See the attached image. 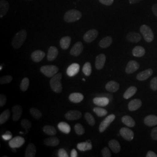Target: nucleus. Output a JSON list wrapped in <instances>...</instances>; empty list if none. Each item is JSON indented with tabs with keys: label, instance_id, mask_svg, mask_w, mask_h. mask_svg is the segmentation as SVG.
<instances>
[{
	"label": "nucleus",
	"instance_id": "1",
	"mask_svg": "<svg viewBox=\"0 0 157 157\" xmlns=\"http://www.w3.org/2000/svg\"><path fill=\"white\" fill-rule=\"evenodd\" d=\"M27 37V32L26 30H21L17 32L13 37L12 41V45L14 48H19L23 45Z\"/></svg>",
	"mask_w": 157,
	"mask_h": 157
},
{
	"label": "nucleus",
	"instance_id": "2",
	"mask_svg": "<svg viewBox=\"0 0 157 157\" xmlns=\"http://www.w3.org/2000/svg\"><path fill=\"white\" fill-rule=\"evenodd\" d=\"M61 78L62 74L61 73H56L51 78L50 82L51 88L56 93H60L62 91V86L61 82Z\"/></svg>",
	"mask_w": 157,
	"mask_h": 157
},
{
	"label": "nucleus",
	"instance_id": "3",
	"mask_svg": "<svg viewBox=\"0 0 157 157\" xmlns=\"http://www.w3.org/2000/svg\"><path fill=\"white\" fill-rule=\"evenodd\" d=\"M82 13L76 10H70L64 15V20L67 23H72L78 21L82 17Z\"/></svg>",
	"mask_w": 157,
	"mask_h": 157
},
{
	"label": "nucleus",
	"instance_id": "4",
	"mask_svg": "<svg viewBox=\"0 0 157 157\" xmlns=\"http://www.w3.org/2000/svg\"><path fill=\"white\" fill-rule=\"evenodd\" d=\"M140 32L146 42L151 43L154 40V34L151 29L148 26L143 25L140 27Z\"/></svg>",
	"mask_w": 157,
	"mask_h": 157
},
{
	"label": "nucleus",
	"instance_id": "5",
	"mask_svg": "<svg viewBox=\"0 0 157 157\" xmlns=\"http://www.w3.org/2000/svg\"><path fill=\"white\" fill-rule=\"evenodd\" d=\"M58 70V67L56 65H44L40 68V72L48 78L53 77L56 75Z\"/></svg>",
	"mask_w": 157,
	"mask_h": 157
},
{
	"label": "nucleus",
	"instance_id": "6",
	"mask_svg": "<svg viewBox=\"0 0 157 157\" xmlns=\"http://www.w3.org/2000/svg\"><path fill=\"white\" fill-rule=\"evenodd\" d=\"M115 119V115L114 114H111L109 116H108L107 118H105L102 122H101L100 126H99V131L100 133L104 132L108 127L111 124L112 122Z\"/></svg>",
	"mask_w": 157,
	"mask_h": 157
},
{
	"label": "nucleus",
	"instance_id": "7",
	"mask_svg": "<svg viewBox=\"0 0 157 157\" xmlns=\"http://www.w3.org/2000/svg\"><path fill=\"white\" fill-rule=\"evenodd\" d=\"M120 135L124 140L128 141H131L134 138L133 132L128 128H122L119 131Z\"/></svg>",
	"mask_w": 157,
	"mask_h": 157
},
{
	"label": "nucleus",
	"instance_id": "8",
	"mask_svg": "<svg viewBox=\"0 0 157 157\" xmlns=\"http://www.w3.org/2000/svg\"><path fill=\"white\" fill-rule=\"evenodd\" d=\"M25 142V139L21 136H16L9 141V145L12 148H19L22 146Z\"/></svg>",
	"mask_w": 157,
	"mask_h": 157
},
{
	"label": "nucleus",
	"instance_id": "9",
	"mask_svg": "<svg viewBox=\"0 0 157 157\" xmlns=\"http://www.w3.org/2000/svg\"><path fill=\"white\" fill-rule=\"evenodd\" d=\"M98 32L95 29H91L84 34L83 39L86 43H91L97 37Z\"/></svg>",
	"mask_w": 157,
	"mask_h": 157
},
{
	"label": "nucleus",
	"instance_id": "10",
	"mask_svg": "<svg viewBox=\"0 0 157 157\" xmlns=\"http://www.w3.org/2000/svg\"><path fill=\"white\" fill-rule=\"evenodd\" d=\"M139 67L140 65L138 62L133 60L130 61L126 67L125 72L128 74H131L137 71L139 69Z\"/></svg>",
	"mask_w": 157,
	"mask_h": 157
},
{
	"label": "nucleus",
	"instance_id": "11",
	"mask_svg": "<svg viewBox=\"0 0 157 157\" xmlns=\"http://www.w3.org/2000/svg\"><path fill=\"white\" fill-rule=\"evenodd\" d=\"M82 113L77 110H70L65 115V118L69 121H75L81 118Z\"/></svg>",
	"mask_w": 157,
	"mask_h": 157
},
{
	"label": "nucleus",
	"instance_id": "12",
	"mask_svg": "<svg viewBox=\"0 0 157 157\" xmlns=\"http://www.w3.org/2000/svg\"><path fill=\"white\" fill-rule=\"evenodd\" d=\"M106 61V56L104 54L97 56L95 59V66L97 69L101 70L104 67Z\"/></svg>",
	"mask_w": 157,
	"mask_h": 157
},
{
	"label": "nucleus",
	"instance_id": "13",
	"mask_svg": "<svg viewBox=\"0 0 157 157\" xmlns=\"http://www.w3.org/2000/svg\"><path fill=\"white\" fill-rule=\"evenodd\" d=\"M83 50V45L82 42H77L71 50L70 54L75 56H78L82 52Z\"/></svg>",
	"mask_w": 157,
	"mask_h": 157
},
{
	"label": "nucleus",
	"instance_id": "14",
	"mask_svg": "<svg viewBox=\"0 0 157 157\" xmlns=\"http://www.w3.org/2000/svg\"><path fill=\"white\" fill-rule=\"evenodd\" d=\"M93 102L97 106L105 107L110 102L109 99L105 97H97L93 99Z\"/></svg>",
	"mask_w": 157,
	"mask_h": 157
},
{
	"label": "nucleus",
	"instance_id": "15",
	"mask_svg": "<svg viewBox=\"0 0 157 157\" xmlns=\"http://www.w3.org/2000/svg\"><path fill=\"white\" fill-rule=\"evenodd\" d=\"M80 70V65L77 63H73L71 64L67 70V73L70 77H73L78 73Z\"/></svg>",
	"mask_w": 157,
	"mask_h": 157
},
{
	"label": "nucleus",
	"instance_id": "16",
	"mask_svg": "<svg viewBox=\"0 0 157 157\" xmlns=\"http://www.w3.org/2000/svg\"><path fill=\"white\" fill-rule=\"evenodd\" d=\"M152 73L153 71L152 69H147L145 71L138 73V75L136 76V78L140 81H144L152 76Z\"/></svg>",
	"mask_w": 157,
	"mask_h": 157
},
{
	"label": "nucleus",
	"instance_id": "17",
	"mask_svg": "<svg viewBox=\"0 0 157 157\" xmlns=\"http://www.w3.org/2000/svg\"><path fill=\"white\" fill-rule=\"evenodd\" d=\"M142 105V101L140 99H134L129 102L128 109L130 111H135L139 109Z\"/></svg>",
	"mask_w": 157,
	"mask_h": 157
},
{
	"label": "nucleus",
	"instance_id": "18",
	"mask_svg": "<svg viewBox=\"0 0 157 157\" xmlns=\"http://www.w3.org/2000/svg\"><path fill=\"white\" fill-rule=\"evenodd\" d=\"M45 56V52L41 50L34 51L32 55L31 58L34 62H39L41 61Z\"/></svg>",
	"mask_w": 157,
	"mask_h": 157
},
{
	"label": "nucleus",
	"instance_id": "19",
	"mask_svg": "<svg viewBox=\"0 0 157 157\" xmlns=\"http://www.w3.org/2000/svg\"><path fill=\"white\" fill-rule=\"evenodd\" d=\"M12 111L13 112V116H12L13 120L14 121H18L21 117V115L22 114V108L21 105H17L13 107Z\"/></svg>",
	"mask_w": 157,
	"mask_h": 157
},
{
	"label": "nucleus",
	"instance_id": "20",
	"mask_svg": "<svg viewBox=\"0 0 157 157\" xmlns=\"http://www.w3.org/2000/svg\"><path fill=\"white\" fill-rule=\"evenodd\" d=\"M144 122L146 125L149 127L157 126V117L154 115H148L144 118Z\"/></svg>",
	"mask_w": 157,
	"mask_h": 157
},
{
	"label": "nucleus",
	"instance_id": "21",
	"mask_svg": "<svg viewBox=\"0 0 157 157\" xmlns=\"http://www.w3.org/2000/svg\"><path fill=\"white\" fill-rule=\"evenodd\" d=\"M58 55V50L57 48L54 46H51L48 49V54H47V59L49 61H52L56 59Z\"/></svg>",
	"mask_w": 157,
	"mask_h": 157
},
{
	"label": "nucleus",
	"instance_id": "22",
	"mask_svg": "<svg viewBox=\"0 0 157 157\" xmlns=\"http://www.w3.org/2000/svg\"><path fill=\"white\" fill-rule=\"evenodd\" d=\"M120 85L117 83V82L115 81H109V82L107 83V84L105 85V89L107 91L111 92V93H115L117 92L119 89Z\"/></svg>",
	"mask_w": 157,
	"mask_h": 157
},
{
	"label": "nucleus",
	"instance_id": "23",
	"mask_svg": "<svg viewBox=\"0 0 157 157\" xmlns=\"http://www.w3.org/2000/svg\"><path fill=\"white\" fill-rule=\"evenodd\" d=\"M83 98H84L83 95L79 93H73L71 94L69 96V100L72 102L75 103V104L82 102L83 101Z\"/></svg>",
	"mask_w": 157,
	"mask_h": 157
},
{
	"label": "nucleus",
	"instance_id": "24",
	"mask_svg": "<svg viewBox=\"0 0 157 157\" xmlns=\"http://www.w3.org/2000/svg\"><path fill=\"white\" fill-rule=\"evenodd\" d=\"M127 40L132 43H138L141 40L140 34L136 32H130L127 35Z\"/></svg>",
	"mask_w": 157,
	"mask_h": 157
},
{
	"label": "nucleus",
	"instance_id": "25",
	"mask_svg": "<svg viewBox=\"0 0 157 157\" xmlns=\"http://www.w3.org/2000/svg\"><path fill=\"white\" fill-rule=\"evenodd\" d=\"M9 9V3L6 0H1L0 1V17L5 16Z\"/></svg>",
	"mask_w": 157,
	"mask_h": 157
},
{
	"label": "nucleus",
	"instance_id": "26",
	"mask_svg": "<svg viewBox=\"0 0 157 157\" xmlns=\"http://www.w3.org/2000/svg\"><path fill=\"white\" fill-rule=\"evenodd\" d=\"M108 145L110 149L112 150L114 153L117 154L121 151V146L119 143L118 141L114 139H112L109 141Z\"/></svg>",
	"mask_w": 157,
	"mask_h": 157
},
{
	"label": "nucleus",
	"instance_id": "27",
	"mask_svg": "<svg viewBox=\"0 0 157 157\" xmlns=\"http://www.w3.org/2000/svg\"><path fill=\"white\" fill-rule=\"evenodd\" d=\"M36 154V146L33 144H29L25 152V157H34Z\"/></svg>",
	"mask_w": 157,
	"mask_h": 157
},
{
	"label": "nucleus",
	"instance_id": "28",
	"mask_svg": "<svg viewBox=\"0 0 157 157\" xmlns=\"http://www.w3.org/2000/svg\"><path fill=\"white\" fill-rule=\"evenodd\" d=\"M77 148L81 151H86L92 149V144L90 140L86 142L80 143L77 144Z\"/></svg>",
	"mask_w": 157,
	"mask_h": 157
},
{
	"label": "nucleus",
	"instance_id": "29",
	"mask_svg": "<svg viewBox=\"0 0 157 157\" xmlns=\"http://www.w3.org/2000/svg\"><path fill=\"white\" fill-rule=\"evenodd\" d=\"M44 143L45 146L56 147L59 144V140L56 137H51L45 139Z\"/></svg>",
	"mask_w": 157,
	"mask_h": 157
},
{
	"label": "nucleus",
	"instance_id": "30",
	"mask_svg": "<svg viewBox=\"0 0 157 157\" xmlns=\"http://www.w3.org/2000/svg\"><path fill=\"white\" fill-rule=\"evenodd\" d=\"M146 54L145 49L141 46H136L132 50V54L135 57H142Z\"/></svg>",
	"mask_w": 157,
	"mask_h": 157
},
{
	"label": "nucleus",
	"instance_id": "31",
	"mask_svg": "<svg viewBox=\"0 0 157 157\" xmlns=\"http://www.w3.org/2000/svg\"><path fill=\"white\" fill-rule=\"evenodd\" d=\"M58 128L61 132L65 134H69L71 130L69 124L65 122H61L59 123L58 124Z\"/></svg>",
	"mask_w": 157,
	"mask_h": 157
},
{
	"label": "nucleus",
	"instance_id": "32",
	"mask_svg": "<svg viewBox=\"0 0 157 157\" xmlns=\"http://www.w3.org/2000/svg\"><path fill=\"white\" fill-rule=\"evenodd\" d=\"M71 38L69 36H65L62 37L59 41L60 46L63 50L67 49L71 44Z\"/></svg>",
	"mask_w": 157,
	"mask_h": 157
},
{
	"label": "nucleus",
	"instance_id": "33",
	"mask_svg": "<svg viewBox=\"0 0 157 157\" xmlns=\"http://www.w3.org/2000/svg\"><path fill=\"white\" fill-rule=\"evenodd\" d=\"M112 39L110 36H107L101 40L99 42V46L102 48H106L111 45Z\"/></svg>",
	"mask_w": 157,
	"mask_h": 157
},
{
	"label": "nucleus",
	"instance_id": "34",
	"mask_svg": "<svg viewBox=\"0 0 157 157\" xmlns=\"http://www.w3.org/2000/svg\"><path fill=\"white\" fill-rule=\"evenodd\" d=\"M137 91V89L135 86H131L129 87L126 91L124 92V99H129L133 97L136 93Z\"/></svg>",
	"mask_w": 157,
	"mask_h": 157
},
{
	"label": "nucleus",
	"instance_id": "35",
	"mask_svg": "<svg viewBox=\"0 0 157 157\" xmlns=\"http://www.w3.org/2000/svg\"><path fill=\"white\" fill-rule=\"evenodd\" d=\"M122 122L124 123L125 125H126L128 127L133 128L134 127L136 124L135 120L132 118L131 117L128 115H125L122 118Z\"/></svg>",
	"mask_w": 157,
	"mask_h": 157
},
{
	"label": "nucleus",
	"instance_id": "36",
	"mask_svg": "<svg viewBox=\"0 0 157 157\" xmlns=\"http://www.w3.org/2000/svg\"><path fill=\"white\" fill-rule=\"evenodd\" d=\"M43 130L46 135L51 136H54L56 135V130L54 127L52 126H50V125L44 126L43 127Z\"/></svg>",
	"mask_w": 157,
	"mask_h": 157
},
{
	"label": "nucleus",
	"instance_id": "37",
	"mask_svg": "<svg viewBox=\"0 0 157 157\" xmlns=\"http://www.w3.org/2000/svg\"><path fill=\"white\" fill-rule=\"evenodd\" d=\"M10 111L9 109H6L2 113H1L0 115V124H5L6 122L8 120V119L10 117Z\"/></svg>",
	"mask_w": 157,
	"mask_h": 157
},
{
	"label": "nucleus",
	"instance_id": "38",
	"mask_svg": "<svg viewBox=\"0 0 157 157\" xmlns=\"http://www.w3.org/2000/svg\"><path fill=\"white\" fill-rule=\"evenodd\" d=\"M93 111L98 117H102L107 115V110L100 107H95L93 108Z\"/></svg>",
	"mask_w": 157,
	"mask_h": 157
},
{
	"label": "nucleus",
	"instance_id": "39",
	"mask_svg": "<svg viewBox=\"0 0 157 157\" xmlns=\"http://www.w3.org/2000/svg\"><path fill=\"white\" fill-rule=\"evenodd\" d=\"M30 84L29 79L28 78H23L21 85H20V89L22 91H26L28 89L29 86Z\"/></svg>",
	"mask_w": 157,
	"mask_h": 157
},
{
	"label": "nucleus",
	"instance_id": "40",
	"mask_svg": "<svg viewBox=\"0 0 157 157\" xmlns=\"http://www.w3.org/2000/svg\"><path fill=\"white\" fill-rule=\"evenodd\" d=\"M83 72L87 76H89L92 72V67L90 62H86L84 63L83 67Z\"/></svg>",
	"mask_w": 157,
	"mask_h": 157
},
{
	"label": "nucleus",
	"instance_id": "41",
	"mask_svg": "<svg viewBox=\"0 0 157 157\" xmlns=\"http://www.w3.org/2000/svg\"><path fill=\"white\" fill-rule=\"evenodd\" d=\"M30 112L32 117L36 119H39L42 117V113L37 108H32L30 109Z\"/></svg>",
	"mask_w": 157,
	"mask_h": 157
},
{
	"label": "nucleus",
	"instance_id": "42",
	"mask_svg": "<svg viewBox=\"0 0 157 157\" xmlns=\"http://www.w3.org/2000/svg\"><path fill=\"white\" fill-rule=\"evenodd\" d=\"M84 118L86 119V120L87 121V123L89 124L90 126H94L95 124V121L94 118L89 112L85 113Z\"/></svg>",
	"mask_w": 157,
	"mask_h": 157
},
{
	"label": "nucleus",
	"instance_id": "43",
	"mask_svg": "<svg viewBox=\"0 0 157 157\" xmlns=\"http://www.w3.org/2000/svg\"><path fill=\"white\" fill-rule=\"evenodd\" d=\"M75 130L77 135L78 136H81L84 134L85 133V129L83 126L80 124H77L75 126Z\"/></svg>",
	"mask_w": 157,
	"mask_h": 157
},
{
	"label": "nucleus",
	"instance_id": "44",
	"mask_svg": "<svg viewBox=\"0 0 157 157\" xmlns=\"http://www.w3.org/2000/svg\"><path fill=\"white\" fill-rule=\"evenodd\" d=\"M12 77L10 75H6L4 76H2L0 78V84H4L9 83L11 82L12 80Z\"/></svg>",
	"mask_w": 157,
	"mask_h": 157
},
{
	"label": "nucleus",
	"instance_id": "45",
	"mask_svg": "<svg viewBox=\"0 0 157 157\" xmlns=\"http://www.w3.org/2000/svg\"><path fill=\"white\" fill-rule=\"evenodd\" d=\"M21 125H22L23 128L25 129L26 130H29L32 127L31 122L28 119H23L22 121H21Z\"/></svg>",
	"mask_w": 157,
	"mask_h": 157
},
{
	"label": "nucleus",
	"instance_id": "46",
	"mask_svg": "<svg viewBox=\"0 0 157 157\" xmlns=\"http://www.w3.org/2000/svg\"><path fill=\"white\" fill-rule=\"evenodd\" d=\"M150 88L153 91L157 90V76L152 78L150 82Z\"/></svg>",
	"mask_w": 157,
	"mask_h": 157
},
{
	"label": "nucleus",
	"instance_id": "47",
	"mask_svg": "<svg viewBox=\"0 0 157 157\" xmlns=\"http://www.w3.org/2000/svg\"><path fill=\"white\" fill-rule=\"evenodd\" d=\"M102 155L103 157H111V153L110 152L109 149L107 147H105L101 151Z\"/></svg>",
	"mask_w": 157,
	"mask_h": 157
},
{
	"label": "nucleus",
	"instance_id": "48",
	"mask_svg": "<svg viewBox=\"0 0 157 157\" xmlns=\"http://www.w3.org/2000/svg\"><path fill=\"white\" fill-rule=\"evenodd\" d=\"M6 100H7V98L6 95L3 94H1L0 95V107H4L6 104Z\"/></svg>",
	"mask_w": 157,
	"mask_h": 157
},
{
	"label": "nucleus",
	"instance_id": "49",
	"mask_svg": "<svg viewBox=\"0 0 157 157\" xmlns=\"http://www.w3.org/2000/svg\"><path fill=\"white\" fill-rule=\"evenodd\" d=\"M12 135L11 132L7 131L4 135L2 136V137L4 140H10L11 139H12Z\"/></svg>",
	"mask_w": 157,
	"mask_h": 157
},
{
	"label": "nucleus",
	"instance_id": "50",
	"mask_svg": "<svg viewBox=\"0 0 157 157\" xmlns=\"http://www.w3.org/2000/svg\"><path fill=\"white\" fill-rule=\"evenodd\" d=\"M58 157H68L69 155L67 154V151L63 149V148H61L59 150L58 152Z\"/></svg>",
	"mask_w": 157,
	"mask_h": 157
},
{
	"label": "nucleus",
	"instance_id": "51",
	"mask_svg": "<svg viewBox=\"0 0 157 157\" xmlns=\"http://www.w3.org/2000/svg\"><path fill=\"white\" fill-rule=\"evenodd\" d=\"M152 139L154 140H157V127L152 129L151 132Z\"/></svg>",
	"mask_w": 157,
	"mask_h": 157
},
{
	"label": "nucleus",
	"instance_id": "52",
	"mask_svg": "<svg viewBox=\"0 0 157 157\" xmlns=\"http://www.w3.org/2000/svg\"><path fill=\"white\" fill-rule=\"evenodd\" d=\"M114 0H99V1L101 2V4L105 5V6H111Z\"/></svg>",
	"mask_w": 157,
	"mask_h": 157
},
{
	"label": "nucleus",
	"instance_id": "53",
	"mask_svg": "<svg viewBox=\"0 0 157 157\" xmlns=\"http://www.w3.org/2000/svg\"><path fill=\"white\" fill-rule=\"evenodd\" d=\"M97 97H107L109 99L110 102H111L112 101V99H113V96L110 94H100V95H98Z\"/></svg>",
	"mask_w": 157,
	"mask_h": 157
},
{
	"label": "nucleus",
	"instance_id": "54",
	"mask_svg": "<svg viewBox=\"0 0 157 157\" xmlns=\"http://www.w3.org/2000/svg\"><path fill=\"white\" fill-rule=\"evenodd\" d=\"M147 157H157V155L154 152L152 151H148L147 155Z\"/></svg>",
	"mask_w": 157,
	"mask_h": 157
},
{
	"label": "nucleus",
	"instance_id": "55",
	"mask_svg": "<svg viewBox=\"0 0 157 157\" xmlns=\"http://www.w3.org/2000/svg\"><path fill=\"white\" fill-rule=\"evenodd\" d=\"M152 11L155 16L157 17V4H155L152 7Z\"/></svg>",
	"mask_w": 157,
	"mask_h": 157
},
{
	"label": "nucleus",
	"instance_id": "56",
	"mask_svg": "<svg viewBox=\"0 0 157 157\" xmlns=\"http://www.w3.org/2000/svg\"><path fill=\"white\" fill-rule=\"evenodd\" d=\"M71 157H78V152L76 151V150L75 149H73V150H72V151H71Z\"/></svg>",
	"mask_w": 157,
	"mask_h": 157
},
{
	"label": "nucleus",
	"instance_id": "57",
	"mask_svg": "<svg viewBox=\"0 0 157 157\" xmlns=\"http://www.w3.org/2000/svg\"><path fill=\"white\" fill-rule=\"evenodd\" d=\"M143 0H129V3L130 4H135L136 3H138Z\"/></svg>",
	"mask_w": 157,
	"mask_h": 157
}]
</instances>
